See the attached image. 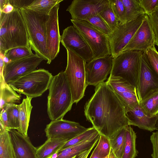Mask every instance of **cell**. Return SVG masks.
<instances>
[{
	"label": "cell",
	"instance_id": "cell-13",
	"mask_svg": "<svg viewBox=\"0 0 158 158\" xmlns=\"http://www.w3.org/2000/svg\"><path fill=\"white\" fill-rule=\"evenodd\" d=\"M45 59L36 54L5 64L3 75L6 82L15 81L35 70Z\"/></svg>",
	"mask_w": 158,
	"mask_h": 158
},
{
	"label": "cell",
	"instance_id": "cell-23",
	"mask_svg": "<svg viewBox=\"0 0 158 158\" xmlns=\"http://www.w3.org/2000/svg\"><path fill=\"white\" fill-rule=\"evenodd\" d=\"M32 98L26 96V98L23 99L21 104L17 105L20 118V127L17 131L25 136H27V130L33 108L31 103Z\"/></svg>",
	"mask_w": 158,
	"mask_h": 158
},
{
	"label": "cell",
	"instance_id": "cell-8",
	"mask_svg": "<svg viewBox=\"0 0 158 158\" xmlns=\"http://www.w3.org/2000/svg\"><path fill=\"white\" fill-rule=\"evenodd\" d=\"M145 15L124 23H119L117 28L107 37L113 58L122 52L142 23Z\"/></svg>",
	"mask_w": 158,
	"mask_h": 158
},
{
	"label": "cell",
	"instance_id": "cell-12",
	"mask_svg": "<svg viewBox=\"0 0 158 158\" xmlns=\"http://www.w3.org/2000/svg\"><path fill=\"white\" fill-rule=\"evenodd\" d=\"M60 42L66 50H69L89 62L93 59L92 51L84 38L73 26L63 31Z\"/></svg>",
	"mask_w": 158,
	"mask_h": 158
},
{
	"label": "cell",
	"instance_id": "cell-35",
	"mask_svg": "<svg viewBox=\"0 0 158 158\" xmlns=\"http://www.w3.org/2000/svg\"><path fill=\"white\" fill-rule=\"evenodd\" d=\"M86 21L107 37L112 32L107 24L98 14L91 16L87 18Z\"/></svg>",
	"mask_w": 158,
	"mask_h": 158
},
{
	"label": "cell",
	"instance_id": "cell-45",
	"mask_svg": "<svg viewBox=\"0 0 158 158\" xmlns=\"http://www.w3.org/2000/svg\"><path fill=\"white\" fill-rule=\"evenodd\" d=\"M97 143L94 145L89 148L83 151L76 156L75 158H87V157L93 148Z\"/></svg>",
	"mask_w": 158,
	"mask_h": 158
},
{
	"label": "cell",
	"instance_id": "cell-31",
	"mask_svg": "<svg viewBox=\"0 0 158 158\" xmlns=\"http://www.w3.org/2000/svg\"><path fill=\"white\" fill-rule=\"evenodd\" d=\"M124 127L114 139H110L111 149L118 158H122L125 141L126 129Z\"/></svg>",
	"mask_w": 158,
	"mask_h": 158
},
{
	"label": "cell",
	"instance_id": "cell-39",
	"mask_svg": "<svg viewBox=\"0 0 158 158\" xmlns=\"http://www.w3.org/2000/svg\"><path fill=\"white\" fill-rule=\"evenodd\" d=\"M152 68L158 75V52L155 46L145 52Z\"/></svg>",
	"mask_w": 158,
	"mask_h": 158
},
{
	"label": "cell",
	"instance_id": "cell-5",
	"mask_svg": "<svg viewBox=\"0 0 158 158\" xmlns=\"http://www.w3.org/2000/svg\"><path fill=\"white\" fill-rule=\"evenodd\" d=\"M67 64L64 71L71 89L73 103L77 104L84 96L86 82V62L80 56L66 50Z\"/></svg>",
	"mask_w": 158,
	"mask_h": 158
},
{
	"label": "cell",
	"instance_id": "cell-27",
	"mask_svg": "<svg viewBox=\"0 0 158 158\" xmlns=\"http://www.w3.org/2000/svg\"><path fill=\"white\" fill-rule=\"evenodd\" d=\"M125 129V143L122 158H135L139 153L136 148V134L129 125Z\"/></svg>",
	"mask_w": 158,
	"mask_h": 158
},
{
	"label": "cell",
	"instance_id": "cell-3",
	"mask_svg": "<svg viewBox=\"0 0 158 158\" xmlns=\"http://www.w3.org/2000/svg\"><path fill=\"white\" fill-rule=\"evenodd\" d=\"M25 23L30 46L35 54L49 64L52 62L48 51L46 27L49 15H43L27 9L20 10Z\"/></svg>",
	"mask_w": 158,
	"mask_h": 158
},
{
	"label": "cell",
	"instance_id": "cell-19",
	"mask_svg": "<svg viewBox=\"0 0 158 158\" xmlns=\"http://www.w3.org/2000/svg\"><path fill=\"white\" fill-rule=\"evenodd\" d=\"M8 131L15 158H38L37 148L32 144L27 136L23 135L15 129Z\"/></svg>",
	"mask_w": 158,
	"mask_h": 158
},
{
	"label": "cell",
	"instance_id": "cell-28",
	"mask_svg": "<svg viewBox=\"0 0 158 158\" xmlns=\"http://www.w3.org/2000/svg\"><path fill=\"white\" fill-rule=\"evenodd\" d=\"M0 158H15L8 131L0 128Z\"/></svg>",
	"mask_w": 158,
	"mask_h": 158
},
{
	"label": "cell",
	"instance_id": "cell-38",
	"mask_svg": "<svg viewBox=\"0 0 158 158\" xmlns=\"http://www.w3.org/2000/svg\"><path fill=\"white\" fill-rule=\"evenodd\" d=\"M97 131L93 127L88 128V129L86 131L68 141L57 152L82 141Z\"/></svg>",
	"mask_w": 158,
	"mask_h": 158
},
{
	"label": "cell",
	"instance_id": "cell-47",
	"mask_svg": "<svg viewBox=\"0 0 158 158\" xmlns=\"http://www.w3.org/2000/svg\"><path fill=\"white\" fill-rule=\"evenodd\" d=\"M89 158H101L99 156L98 152L94 149Z\"/></svg>",
	"mask_w": 158,
	"mask_h": 158
},
{
	"label": "cell",
	"instance_id": "cell-41",
	"mask_svg": "<svg viewBox=\"0 0 158 158\" xmlns=\"http://www.w3.org/2000/svg\"><path fill=\"white\" fill-rule=\"evenodd\" d=\"M148 16L154 34L155 44L158 46V9Z\"/></svg>",
	"mask_w": 158,
	"mask_h": 158
},
{
	"label": "cell",
	"instance_id": "cell-6",
	"mask_svg": "<svg viewBox=\"0 0 158 158\" xmlns=\"http://www.w3.org/2000/svg\"><path fill=\"white\" fill-rule=\"evenodd\" d=\"M143 52L128 50L121 52L113 58L110 75L121 77L136 88L138 72Z\"/></svg>",
	"mask_w": 158,
	"mask_h": 158
},
{
	"label": "cell",
	"instance_id": "cell-33",
	"mask_svg": "<svg viewBox=\"0 0 158 158\" xmlns=\"http://www.w3.org/2000/svg\"><path fill=\"white\" fill-rule=\"evenodd\" d=\"M31 50V48L18 47L8 50L5 55L11 61L33 55Z\"/></svg>",
	"mask_w": 158,
	"mask_h": 158
},
{
	"label": "cell",
	"instance_id": "cell-7",
	"mask_svg": "<svg viewBox=\"0 0 158 158\" xmlns=\"http://www.w3.org/2000/svg\"><path fill=\"white\" fill-rule=\"evenodd\" d=\"M71 21L91 49L93 59L111 55L107 36L86 21Z\"/></svg>",
	"mask_w": 158,
	"mask_h": 158
},
{
	"label": "cell",
	"instance_id": "cell-10",
	"mask_svg": "<svg viewBox=\"0 0 158 158\" xmlns=\"http://www.w3.org/2000/svg\"><path fill=\"white\" fill-rule=\"evenodd\" d=\"M158 89V75L150 65L145 52L142 55L137 81L136 89L140 102L154 90Z\"/></svg>",
	"mask_w": 158,
	"mask_h": 158
},
{
	"label": "cell",
	"instance_id": "cell-20",
	"mask_svg": "<svg viewBox=\"0 0 158 158\" xmlns=\"http://www.w3.org/2000/svg\"><path fill=\"white\" fill-rule=\"evenodd\" d=\"M129 125L137 126L141 129L150 131L155 130L158 120V114L149 117L141 110L139 106L135 110L126 113Z\"/></svg>",
	"mask_w": 158,
	"mask_h": 158
},
{
	"label": "cell",
	"instance_id": "cell-32",
	"mask_svg": "<svg viewBox=\"0 0 158 158\" xmlns=\"http://www.w3.org/2000/svg\"><path fill=\"white\" fill-rule=\"evenodd\" d=\"M4 108L7 114L10 129L18 131L20 127V118L17 105L15 103L8 104Z\"/></svg>",
	"mask_w": 158,
	"mask_h": 158
},
{
	"label": "cell",
	"instance_id": "cell-16",
	"mask_svg": "<svg viewBox=\"0 0 158 158\" xmlns=\"http://www.w3.org/2000/svg\"><path fill=\"white\" fill-rule=\"evenodd\" d=\"M88 129L79 123L61 119L52 121L45 129L48 139L60 138H73Z\"/></svg>",
	"mask_w": 158,
	"mask_h": 158
},
{
	"label": "cell",
	"instance_id": "cell-4",
	"mask_svg": "<svg viewBox=\"0 0 158 158\" xmlns=\"http://www.w3.org/2000/svg\"><path fill=\"white\" fill-rule=\"evenodd\" d=\"M53 77L48 70L40 69L8 84L20 94L36 98L40 96L48 89Z\"/></svg>",
	"mask_w": 158,
	"mask_h": 158
},
{
	"label": "cell",
	"instance_id": "cell-44",
	"mask_svg": "<svg viewBox=\"0 0 158 158\" xmlns=\"http://www.w3.org/2000/svg\"><path fill=\"white\" fill-rule=\"evenodd\" d=\"M1 111L0 123V127L9 131L10 130L7 113L4 108Z\"/></svg>",
	"mask_w": 158,
	"mask_h": 158
},
{
	"label": "cell",
	"instance_id": "cell-21",
	"mask_svg": "<svg viewBox=\"0 0 158 158\" xmlns=\"http://www.w3.org/2000/svg\"><path fill=\"white\" fill-rule=\"evenodd\" d=\"M100 134L97 131L82 141L60 151L54 158H71L97 143Z\"/></svg>",
	"mask_w": 158,
	"mask_h": 158
},
{
	"label": "cell",
	"instance_id": "cell-25",
	"mask_svg": "<svg viewBox=\"0 0 158 158\" xmlns=\"http://www.w3.org/2000/svg\"><path fill=\"white\" fill-rule=\"evenodd\" d=\"M125 8L124 23L136 19L145 15L139 0H122Z\"/></svg>",
	"mask_w": 158,
	"mask_h": 158
},
{
	"label": "cell",
	"instance_id": "cell-48",
	"mask_svg": "<svg viewBox=\"0 0 158 158\" xmlns=\"http://www.w3.org/2000/svg\"><path fill=\"white\" fill-rule=\"evenodd\" d=\"M8 0H0V10H2L5 5L7 3Z\"/></svg>",
	"mask_w": 158,
	"mask_h": 158
},
{
	"label": "cell",
	"instance_id": "cell-14",
	"mask_svg": "<svg viewBox=\"0 0 158 158\" xmlns=\"http://www.w3.org/2000/svg\"><path fill=\"white\" fill-rule=\"evenodd\" d=\"M155 45L154 34L149 17L146 14L141 25L122 52L132 50L145 52Z\"/></svg>",
	"mask_w": 158,
	"mask_h": 158
},
{
	"label": "cell",
	"instance_id": "cell-43",
	"mask_svg": "<svg viewBox=\"0 0 158 158\" xmlns=\"http://www.w3.org/2000/svg\"><path fill=\"white\" fill-rule=\"evenodd\" d=\"M33 1V0H8L9 2L14 8L19 10L22 8L27 9Z\"/></svg>",
	"mask_w": 158,
	"mask_h": 158
},
{
	"label": "cell",
	"instance_id": "cell-52",
	"mask_svg": "<svg viewBox=\"0 0 158 158\" xmlns=\"http://www.w3.org/2000/svg\"><path fill=\"white\" fill-rule=\"evenodd\" d=\"M76 156H74V157H72L71 158H75V157H76ZM49 158H52V156L49 157Z\"/></svg>",
	"mask_w": 158,
	"mask_h": 158
},
{
	"label": "cell",
	"instance_id": "cell-2",
	"mask_svg": "<svg viewBox=\"0 0 158 158\" xmlns=\"http://www.w3.org/2000/svg\"><path fill=\"white\" fill-rule=\"evenodd\" d=\"M47 113L52 121L63 119L73 102L70 87L64 71L53 76L49 87Z\"/></svg>",
	"mask_w": 158,
	"mask_h": 158
},
{
	"label": "cell",
	"instance_id": "cell-24",
	"mask_svg": "<svg viewBox=\"0 0 158 158\" xmlns=\"http://www.w3.org/2000/svg\"><path fill=\"white\" fill-rule=\"evenodd\" d=\"M139 107L149 117L158 114V89L152 91L140 102Z\"/></svg>",
	"mask_w": 158,
	"mask_h": 158
},
{
	"label": "cell",
	"instance_id": "cell-51",
	"mask_svg": "<svg viewBox=\"0 0 158 158\" xmlns=\"http://www.w3.org/2000/svg\"><path fill=\"white\" fill-rule=\"evenodd\" d=\"M155 129L158 131V120L157 121L155 127Z\"/></svg>",
	"mask_w": 158,
	"mask_h": 158
},
{
	"label": "cell",
	"instance_id": "cell-29",
	"mask_svg": "<svg viewBox=\"0 0 158 158\" xmlns=\"http://www.w3.org/2000/svg\"><path fill=\"white\" fill-rule=\"evenodd\" d=\"M63 0H33L27 9L43 15H49L50 12L56 5Z\"/></svg>",
	"mask_w": 158,
	"mask_h": 158
},
{
	"label": "cell",
	"instance_id": "cell-49",
	"mask_svg": "<svg viewBox=\"0 0 158 158\" xmlns=\"http://www.w3.org/2000/svg\"><path fill=\"white\" fill-rule=\"evenodd\" d=\"M109 158H118L114 153L112 150L111 149Z\"/></svg>",
	"mask_w": 158,
	"mask_h": 158
},
{
	"label": "cell",
	"instance_id": "cell-42",
	"mask_svg": "<svg viewBox=\"0 0 158 158\" xmlns=\"http://www.w3.org/2000/svg\"><path fill=\"white\" fill-rule=\"evenodd\" d=\"M150 140L152 145V158H158V131L152 133Z\"/></svg>",
	"mask_w": 158,
	"mask_h": 158
},
{
	"label": "cell",
	"instance_id": "cell-11",
	"mask_svg": "<svg viewBox=\"0 0 158 158\" xmlns=\"http://www.w3.org/2000/svg\"><path fill=\"white\" fill-rule=\"evenodd\" d=\"M6 27L12 48L25 47L31 48L25 23L20 10L14 8L6 14Z\"/></svg>",
	"mask_w": 158,
	"mask_h": 158
},
{
	"label": "cell",
	"instance_id": "cell-40",
	"mask_svg": "<svg viewBox=\"0 0 158 158\" xmlns=\"http://www.w3.org/2000/svg\"><path fill=\"white\" fill-rule=\"evenodd\" d=\"M145 14L149 15L158 9V0H139Z\"/></svg>",
	"mask_w": 158,
	"mask_h": 158
},
{
	"label": "cell",
	"instance_id": "cell-26",
	"mask_svg": "<svg viewBox=\"0 0 158 158\" xmlns=\"http://www.w3.org/2000/svg\"><path fill=\"white\" fill-rule=\"evenodd\" d=\"M0 88L1 110L7 104L20 102L21 96L5 81L0 82Z\"/></svg>",
	"mask_w": 158,
	"mask_h": 158
},
{
	"label": "cell",
	"instance_id": "cell-18",
	"mask_svg": "<svg viewBox=\"0 0 158 158\" xmlns=\"http://www.w3.org/2000/svg\"><path fill=\"white\" fill-rule=\"evenodd\" d=\"M59 5L60 3L57 4L52 9L46 24L47 47L52 61L56 57L60 51L61 35L58 22Z\"/></svg>",
	"mask_w": 158,
	"mask_h": 158
},
{
	"label": "cell",
	"instance_id": "cell-9",
	"mask_svg": "<svg viewBox=\"0 0 158 158\" xmlns=\"http://www.w3.org/2000/svg\"><path fill=\"white\" fill-rule=\"evenodd\" d=\"M105 82L122 102L126 113L139 106L136 88L128 81L119 77L110 75Z\"/></svg>",
	"mask_w": 158,
	"mask_h": 158
},
{
	"label": "cell",
	"instance_id": "cell-15",
	"mask_svg": "<svg viewBox=\"0 0 158 158\" xmlns=\"http://www.w3.org/2000/svg\"><path fill=\"white\" fill-rule=\"evenodd\" d=\"M113 59L111 55L107 56L93 59L86 64V82L88 85L96 87L107 79L112 69Z\"/></svg>",
	"mask_w": 158,
	"mask_h": 158
},
{
	"label": "cell",
	"instance_id": "cell-1",
	"mask_svg": "<svg viewBox=\"0 0 158 158\" xmlns=\"http://www.w3.org/2000/svg\"><path fill=\"white\" fill-rule=\"evenodd\" d=\"M84 113L100 134L109 139L129 125L123 104L105 82L95 87L94 94L85 105Z\"/></svg>",
	"mask_w": 158,
	"mask_h": 158
},
{
	"label": "cell",
	"instance_id": "cell-30",
	"mask_svg": "<svg viewBox=\"0 0 158 158\" xmlns=\"http://www.w3.org/2000/svg\"><path fill=\"white\" fill-rule=\"evenodd\" d=\"M0 50L5 53L12 48L11 42L6 27V14L0 12Z\"/></svg>",
	"mask_w": 158,
	"mask_h": 158
},
{
	"label": "cell",
	"instance_id": "cell-36",
	"mask_svg": "<svg viewBox=\"0 0 158 158\" xmlns=\"http://www.w3.org/2000/svg\"><path fill=\"white\" fill-rule=\"evenodd\" d=\"M94 149L101 158H104L109 155L111 149L110 139L100 134L99 139Z\"/></svg>",
	"mask_w": 158,
	"mask_h": 158
},
{
	"label": "cell",
	"instance_id": "cell-50",
	"mask_svg": "<svg viewBox=\"0 0 158 158\" xmlns=\"http://www.w3.org/2000/svg\"><path fill=\"white\" fill-rule=\"evenodd\" d=\"M2 59L5 64L8 63L10 62V61L9 60L8 58L5 55Z\"/></svg>",
	"mask_w": 158,
	"mask_h": 158
},
{
	"label": "cell",
	"instance_id": "cell-37",
	"mask_svg": "<svg viewBox=\"0 0 158 158\" xmlns=\"http://www.w3.org/2000/svg\"><path fill=\"white\" fill-rule=\"evenodd\" d=\"M113 12L120 23H124L125 8L122 0H109Z\"/></svg>",
	"mask_w": 158,
	"mask_h": 158
},
{
	"label": "cell",
	"instance_id": "cell-17",
	"mask_svg": "<svg viewBox=\"0 0 158 158\" xmlns=\"http://www.w3.org/2000/svg\"><path fill=\"white\" fill-rule=\"evenodd\" d=\"M109 3V0H74L66 11L71 15L72 19L86 21L103 10Z\"/></svg>",
	"mask_w": 158,
	"mask_h": 158
},
{
	"label": "cell",
	"instance_id": "cell-53",
	"mask_svg": "<svg viewBox=\"0 0 158 158\" xmlns=\"http://www.w3.org/2000/svg\"><path fill=\"white\" fill-rule=\"evenodd\" d=\"M109 155L107 156L104 158H109Z\"/></svg>",
	"mask_w": 158,
	"mask_h": 158
},
{
	"label": "cell",
	"instance_id": "cell-46",
	"mask_svg": "<svg viewBox=\"0 0 158 158\" xmlns=\"http://www.w3.org/2000/svg\"><path fill=\"white\" fill-rule=\"evenodd\" d=\"M14 9V7L9 2L8 0L7 3L5 5L2 9L0 10V12L5 14H9L12 12Z\"/></svg>",
	"mask_w": 158,
	"mask_h": 158
},
{
	"label": "cell",
	"instance_id": "cell-22",
	"mask_svg": "<svg viewBox=\"0 0 158 158\" xmlns=\"http://www.w3.org/2000/svg\"><path fill=\"white\" fill-rule=\"evenodd\" d=\"M69 140L60 138H50L37 148L38 158H49L57 152Z\"/></svg>",
	"mask_w": 158,
	"mask_h": 158
},
{
	"label": "cell",
	"instance_id": "cell-34",
	"mask_svg": "<svg viewBox=\"0 0 158 158\" xmlns=\"http://www.w3.org/2000/svg\"><path fill=\"white\" fill-rule=\"evenodd\" d=\"M98 14L107 24L112 32L117 28L119 22L117 20L109 2Z\"/></svg>",
	"mask_w": 158,
	"mask_h": 158
}]
</instances>
